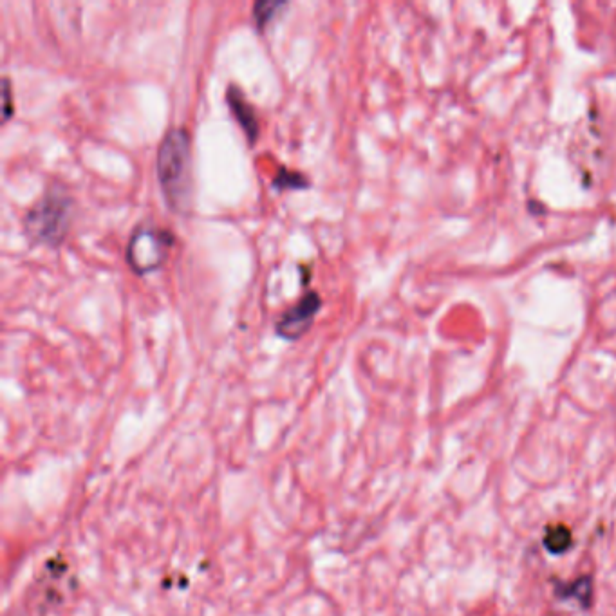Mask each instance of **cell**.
<instances>
[{
    "mask_svg": "<svg viewBox=\"0 0 616 616\" xmlns=\"http://www.w3.org/2000/svg\"><path fill=\"white\" fill-rule=\"evenodd\" d=\"M159 188L172 212L188 215L194 206L192 136L185 127H172L159 143L156 158Z\"/></svg>",
    "mask_w": 616,
    "mask_h": 616,
    "instance_id": "cell-1",
    "label": "cell"
},
{
    "mask_svg": "<svg viewBox=\"0 0 616 616\" xmlns=\"http://www.w3.org/2000/svg\"><path fill=\"white\" fill-rule=\"evenodd\" d=\"M288 6V2H282V0H257L253 4L252 19L255 22V28L257 31H264V29L270 26L271 22L275 20V17L279 15L280 11L284 10Z\"/></svg>",
    "mask_w": 616,
    "mask_h": 616,
    "instance_id": "cell-6",
    "label": "cell"
},
{
    "mask_svg": "<svg viewBox=\"0 0 616 616\" xmlns=\"http://www.w3.org/2000/svg\"><path fill=\"white\" fill-rule=\"evenodd\" d=\"M176 244V235L168 228L154 224H140L134 228L127 244V264L138 275H147L159 270Z\"/></svg>",
    "mask_w": 616,
    "mask_h": 616,
    "instance_id": "cell-3",
    "label": "cell"
},
{
    "mask_svg": "<svg viewBox=\"0 0 616 616\" xmlns=\"http://www.w3.org/2000/svg\"><path fill=\"white\" fill-rule=\"evenodd\" d=\"M322 309V297L317 291H308L291 308L286 309L275 322V333L284 340H299L315 324V317Z\"/></svg>",
    "mask_w": 616,
    "mask_h": 616,
    "instance_id": "cell-4",
    "label": "cell"
},
{
    "mask_svg": "<svg viewBox=\"0 0 616 616\" xmlns=\"http://www.w3.org/2000/svg\"><path fill=\"white\" fill-rule=\"evenodd\" d=\"M73 197L64 187H53L24 215V230L35 244L58 248L73 223Z\"/></svg>",
    "mask_w": 616,
    "mask_h": 616,
    "instance_id": "cell-2",
    "label": "cell"
},
{
    "mask_svg": "<svg viewBox=\"0 0 616 616\" xmlns=\"http://www.w3.org/2000/svg\"><path fill=\"white\" fill-rule=\"evenodd\" d=\"M2 114H4V122L11 120L15 116V105H13V96H11V82L8 76H4L2 80Z\"/></svg>",
    "mask_w": 616,
    "mask_h": 616,
    "instance_id": "cell-9",
    "label": "cell"
},
{
    "mask_svg": "<svg viewBox=\"0 0 616 616\" xmlns=\"http://www.w3.org/2000/svg\"><path fill=\"white\" fill-rule=\"evenodd\" d=\"M271 185H273V190H277V192H284V190H306V188L311 187V181L302 172L280 167L279 174L275 176Z\"/></svg>",
    "mask_w": 616,
    "mask_h": 616,
    "instance_id": "cell-7",
    "label": "cell"
},
{
    "mask_svg": "<svg viewBox=\"0 0 616 616\" xmlns=\"http://www.w3.org/2000/svg\"><path fill=\"white\" fill-rule=\"evenodd\" d=\"M226 103L230 111L234 114L235 122L243 129L244 136L250 141V145H255L261 136V123L257 118V112L252 103L248 102L246 94L239 89V85L230 84L226 89Z\"/></svg>",
    "mask_w": 616,
    "mask_h": 616,
    "instance_id": "cell-5",
    "label": "cell"
},
{
    "mask_svg": "<svg viewBox=\"0 0 616 616\" xmlns=\"http://www.w3.org/2000/svg\"><path fill=\"white\" fill-rule=\"evenodd\" d=\"M571 542H573V535H571L570 528L564 526V524L550 526L548 532H546V537H544L546 548L555 555H562V553L570 550Z\"/></svg>",
    "mask_w": 616,
    "mask_h": 616,
    "instance_id": "cell-8",
    "label": "cell"
}]
</instances>
